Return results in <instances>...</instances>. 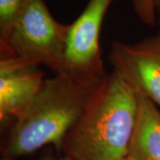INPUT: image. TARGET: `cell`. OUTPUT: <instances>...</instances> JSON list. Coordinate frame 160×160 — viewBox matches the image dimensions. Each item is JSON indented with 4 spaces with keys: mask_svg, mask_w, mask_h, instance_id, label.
<instances>
[{
    "mask_svg": "<svg viewBox=\"0 0 160 160\" xmlns=\"http://www.w3.org/2000/svg\"><path fill=\"white\" fill-rule=\"evenodd\" d=\"M104 78L61 73L46 78L1 143V160L29 156L48 144L61 152L66 134L79 119Z\"/></svg>",
    "mask_w": 160,
    "mask_h": 160,
    "instance_id": "obj_1",
    "label": "cell"
},
{
    "mask_svg": "<svg viewBox=\"0 0 160 160\" xmlns=\"http://www.w3.org/2000/svg\"><path fill=\"white\" fill-rule=\"evenodd\" d=\"M121 160H132L131 158H123V159Z\"/></svg>",
    "mask_w": 160,
    "mask_h": 160,
    "instance_id": "obj_12",
    "label": "cell"
},
{
    "mask_svg": "<svg viewBox=\"0 0 160 160\" xmlns=\"http://www.w3.org/2000/svg\"><path fill=\"white\" fill-rule=\"evenodd\" d=\"M115 0H89L69 24L62 73L102 78L106 76L100 48V32L109 6Z\"/></svg>",
    "mask_w": 160,
    "mask_h": 160,
    "instance_id": "obj_4",
    "label": "cell"
},
{
    "mask_svg": "<svg viewBox=\"0 0 160 160\" xmlns=\"http://www.w3.org/2000/svg\"><path fill=\"white\" fill-rule=\"evenodd\" d=\"M137 113L138 94L113 70L105 76L66 134L61 152L73 160L125 158Z\"/></svg>",
    "mask_w": 160,
    "mask_h": 160,
    "instance_id": "obj_2",
    "label": "cell"
},
{
    "mask_svg": "<svg viewBox=\"0 0 160 160\" xmlns=\"http://www.w3.org/2000/svg\"><path fill=\"white\" fill-rule=\"evenodd\" d=\"M45 73L38 66L14 57H0V121L6 124L22 113L41 90Z\"/></svg>",
    "mask_w": 160,
    "mask_h": 160,
    "instance_id": "obj_6",
    "label": "cell"
},
{
    "mask_svg": "<svg viewBox=\"0 0 160 160\" xmlns=\"http://www.w3.org/2000/svg\"><path fill=\"white\" fill-rule=\"evenodd\" d=\"M109 62L137 94L160 108V30L134 45L113 41Z\"/></svg>",
    "mask_w": 160,
    "mask_h": 160,
    "instance_id": "obj_5",
    "label": "cell"
},
{
    "mask_svg": "<svg viewBox=\"0 0 160 160\" xmlns=\"http://www.w3.org/2000/svg\"><path fill=\"white\" fill-rule=\"evenodd\" d=\"M132 6L138 18L144 24L155 26L158 17L155 10L154 0H133Z\"/></svg>",
    "mask_w": 160,
    "mask_h": 160,
    "instance_id": "obj_9",
    "label": "cell"
},
{
    "mask_svg": "<svg viewBox=\"0 0 160 160\" xmlns=\"http://www.w3.org/2000/svg\"><path fill=\"white\" fill-rule=\"evenodd\" d=\"M41 160H73L71 158L68 156L62 155V157H54L52 155H46L45 157L42 158Z\"/></svg>",
    "mask_w": 160,
    "mask_h": 160,
    "instance_id": "obj_10",
    "label": "cell"
},
{
    "mask_svg": "<svg viewBox=\"0 0 160 160\" xmlns=\"http://www.w3.org/2000/svg\"><path fill=\"white\" fill-rule=\"evenodd\" d=\"M126 158L160 160V110L152 101L139 94L137 119Z\"/></svg>",
    "mask_w": 160,
    "mask_h": 160,
    "instance_id": "obj_7",
    "label": "cell"
},
{
    "mask_svg": "<svg viewBox=\"0 0 160 160\" xmlns=\"http://www.w3.org/2000/svg\"><path fill=\"white\" fill-rule=\"evenodd\" d=\"M29 0H0V42L8 35Z\"/></svg>",
    "mask_w": 160,
    "mask_h": 160,
    "instance_id": "obj_8",
    "label": "cell"
},
{
    "mask_svg": "<svg viewBox=\"0 0 160 160\" xmlns=\"http://www.w3.org/2000/svg\"><path fill=\"white\" fill-rule=\"evenodd\" d=\"M154 6L157 17H158V23L160 27V0H154Z\"/></svg>",
    "mask_w": 160,
    "mask_h": 160,
    "instance_id": "obj_11",
    "label": "cell"
},
{
    "mask_svg": "<svg viewBox=\"0 0 160 160\" xmlns=\"http://www.w3.org/2000/svg\"><path fill=\"white\" fill-rule=\"evenodd\" d=\"M69 24L52 17L44 0H29L6 40L0 42V57L45 65L54 75L62 73Z\"/></svg>",
    "mask_w": 160,
    "mask_h": 160,
    "instance_id": "obj_3",
    "label": "cell"
}]
</instances>
